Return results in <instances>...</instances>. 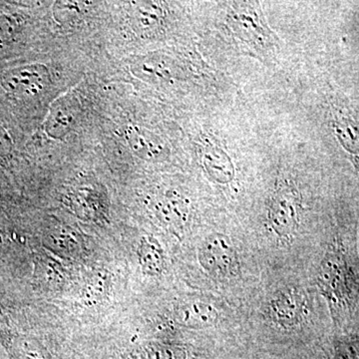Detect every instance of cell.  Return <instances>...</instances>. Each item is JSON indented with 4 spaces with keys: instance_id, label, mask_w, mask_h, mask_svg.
Returning a JSON list of instances; mask_svg holds the SVG:
<instances>
[{
    "instance_id": "cell-12",
    "label": "cell",
    "mask_w": 359,
    "mask_h": 359,
    "mask_svg": "<svg viewBox=\"0 0 359 359\" xmlns=\"http://www.w3.org/2000/svg\"><path fill=\"white\" fill-rule=\"evenodd\" d=\"M346 266L339 254H330L321 266L320 278L321 287L330 297H342L346 285Z\"/></svg>"
},
{
    "instance_id": "cell-9",
    "label": "cell",
    "mask_w": 359,
    "mask_h": 359,
    "mask_svg": "<svg viewBox=\"0 0 359 359\" xmlns=\"http://www.w3.org/2000/svg\"><path fill=\"white\" fill-rule=\"evenodd\" d=\"M67 205L79 218L97 221L104 218L105 202L93 188H79L67 197Z\"/></svg>"
},
{
    "instance_id": "cell-13",
    "label": "cell",
    "mask_w": 359,
    "mask_h": 359,
    "mask_svg": "<svg viewBox=\"0 0 359 359\" xmlns=\"http://www.w3.org/2000/svg\"><path fill=\"white\" fill-rule=\"evenodd\" d=\"M137 256L142 271L146 275L157 276L164 271L166 266L164 250L155 238L151 236L142 238L137 249Z\"/></svg>"
},
{
    "instance_id": "cell-20",
    "label": "cell",
    "mask_w": 359,
    "mask_h": 359,
    "mask_svg": "<svg viewBox=\"0 0 359 359\" xmlns=\"http://www.w3.org/2000/svg\"><path fill=\"white\" fill-rule=\"evenodd\" d=\"M335 132L342 145L351 153L358 154V133L355 123L349 119H341L335 125Z\"/></svg>"
},
{
    "instance_id": "cell-6",
    "label": "cell",
    "mask_w": 359,
    "mask_h": 359,
    "mask_svg": "<svg viewBox=\"0 0 359 359\" xmlns=\"http://www.w3.org/2000/svg\"><path fill=\"white\" fill-rule=\"evenodd\" d=\"M125 139L132 152L145 161L164 160L168 149L159 137L143 127L130 125L125 130Z\"/></svg>"
},
{
    "instance_id": "cell-5",
    "label": "cell",
    "mask_w": 359,
    "mask_h": 359,
    "mask_svg": "<svg viewBox=\"0 0 359 359\" xmlns=\"http://www.w3.org/2000/svg\"><path fill=\"white\" fill-rule=\"evenodd\" d=\"M306 313V297L299 290H282L271 302V316L282 327H294L301 323Z\"/></svg>"
},
{
    "instance_id": "cell-19",
    "label": "cell",
    "mask_w": 359,
    "mask_h": 359,
    "mask_svg": "<svg viewBox=\"0 0 359 359\" xmlns=\"http://www.w3.org/2000/svg\"><path fill=\"white\" fill-rule=\"evenodd\" d=\"M136 359H186V354L179 347L151 344L142 348Z\"/></svg>"
},
{
    "instance_id": "cell-3",
    "label": "cell",
    "mask_w": 359,
    "mask_h": 359,
    "mask_svg": "<svg viewBox=\"0 0 359 359\" xmlns=\"http://www.w3.org/2000/svg\"><path fill=\"white\" fill-rule=\"evenodd\" d=\"M229 22L243 41L257 50L266 52L275 48V35L269 29L261 15L247 4L235 6L229 16Z\"/></svg>"
},
{
    "instance_id": "cell-4",
    "label": "cell",
    "mask_w": 359,
    "mask_h": 359,
    "mask_svg": "<svg viewBox=\"0 0 359 359\" xmlns=\"http://www.w3.org/2000/svg\"><path fill=\"white\" fill-rule=\"evenodd\" d=\"M50 82V74L43 65H32L8 73L4 85L7 91L18 97H34L41 93Z\"/></svg>"
},
{
    "instance_id": "cell-1",
    "label": "cell",
    "mask_w": 359,
    "mask_h": 359,
    "mask_svg": "<svg viewBox=\"0 0 359 359\" xmlns=\"http://www.w3.org/2000/svg\"><path fill=\"white\" fill-rule=\"evenodd\" d=\"M200 263L209 275L214 278H230L237 275V252L230 238L222 233H214L203 243L199 255Z\"/></svg>"
},
{
    "instance_id": "cell-8",
    "label": "cell",
    "mask_w": 359,
    "mask_h": 359,
    "mask_svg": "<svg viewBox=\"0 0 359 359\" xmlns=\"http://www.w3.org/2000/svg\"><path fill=\"white\" fill-rule=\"evenodd\" d=\"M175 320L182 327H210L218 320V313L209 302L193 299L179 304L175 309Z\"/></svg>"
},
{
    "instance_id": "cell-17",
    "label": "cell",
    "mask_w": 359,
    "mask_h": 359,
    "mask_svg": "<svg viewBox=\"0 0 359 359\" xmlns=\"http://www.w3.org/2000/svg\"><path fill=\"white\" fill-rule=\"evenodd\" d=\"M110 290V276L106 271H95L85 280L82 294L85 302L98 304L107 297Z\"/></svg>"
},
{
    "instance_id": "cell-11",
    "label": "cell",
    "mask_w": 359,
    "mask_h": 359,
    "mask_svg": "<svg viewBox=\"0 0 359 359\" xmlns=\"http://www.w3.org/2000/svg\"><path fill=\"white\" fill-rule=\"evenodd\" d=\"M164 20V9L156 2H138L132 6V25L137 32L150 35L162 27Z\"/></svg>"
},
{
    "instance_id": "cell-10",
    "label": "cell",
    "mask_w": 359,
    "mask_h": 359,
    "mask_svg": "<svg viewBox=\"0 0 359 359\" xmlns=\"http://www.w3.org/2000/svg\"><path fill=\"white\" fill-rule=\"evenodd\" d=\"M157 218L168 228L180 230L188 221L189 207L186 201L176 194L161 196L154 203Z\"/></svg>"
},
{
    "instance_id": "cell-15",
    "label": "cell",
    "mask_w": 359,
    "mask_h": 359,
    "mask_svg": "<svg viewBox=\"0 0 359 359\" xmlns=\"http://www.w3.org/2000/svg\"><path fill=\"white\" fill-rule=\"evenodd\" d=\"M46 245L61 256H75L81 250L82 242L75 231L56 229L47 236Z\"/></svg>"
},
{
    "instance_id": "cell-2",
    "label": "cell",
    "mask_w": 359,
    "mask_h": 359,
    "mask_svg": "<svg viewBox=\"0 0 359 359\" xmlns=\"http://www.w3.org/2000/svg\"><path fill=\"white\" fill-rule=\"evenodd\" d=\"M301 196L292 184L276 189L269 207V221L280 237L289 238L299 226Z\"/></svg>"
},
{
    "instance_id": "cell-21",
    "label": "cell",
    "mask_w": 359,
    "mask_h": 359,
    "mask_svg": "<svg viewBox=\"0 0 359 359\" xmlns=\"http://www.w3.org/2000/svg\"><path fill=\"white\" fill-rule=\"evenodd\" d=\"M335 359H358V351L353 346H340L335 353Z\"/></svg>"
},
{
    "instance_id": "cell-7",
    "label": "cell",
    "mask_w": 359,
    "mask_h": 359,
    "mask_svg": "<svg viewBox=\"0 0 359 359\" xmlns=\"http://www.w3.org/2000/svg\"><path fill=\"white\" fill-rule=\"evenodd\" d=\"M77 116L78 106L75 99L70 96L59 99L47 116L45 131L51 138H63L74 127Z\"/></svg>"
},
{
    "instance_id": "cell-22",
    "label": "cell",
    "mask_w": 359,
    "mask_h": 359,
    "mask_svg": "<svg viewBox=\"0 0 359 359\" xmlns=\"http://www.w3.org/2000/svg\"><path fill=\"white\" fill-rule=\"evenodd\" d=\"M2 249H4V240H2V236L0 235V254H1Z\"/></svg>"
},
{
    "instance_id": "cell-16",
    "label": "cell",
    "mask_w": 359,
    "mask_h": 359,
    "mask_svg": "<svg viewBox=\"0 0 359 359\" xmlns=\"http://www.w3.org/2000/svg\"><path fill=\"white\" fill-rule=\"evenodd\" d=\"M204 163L209 173L221 183H226L233 178V170L230 159L219 149L205 147Z\"/></svg>"
},
{
    "instance_id": "cell-14",
    "label": "cell",
    "mask_w": 359,
    "mask_h": 359,
    "mask_svg": "<svg viewBox=\"0 0 359 359\" xmlns=\"http://www.w3.org/2000/svg\"><path fill=\"white\" fill-rule=\"evenodd\" d=\"M7 349L11 359H53L47 347L30 335H16L9 340Z\"/></svg>"
},
{
    "instance_id": "cell-18",
    "label": "cell",
    "mask_w": 359,
    "mask_h": 359,
    "mask_svg": "<svg viewBox=\"0 0 359 359\" xmlns=\"http://www.w3.org/2000/svg\"><path fill=\"white\" fill-rule=\"evenodd\" d=\"M137 74L148 78L166 80L174 76L171 65H167L166 61L158 58H145L137 61L134 65Z\"/></svg>"
}]
</instances>
